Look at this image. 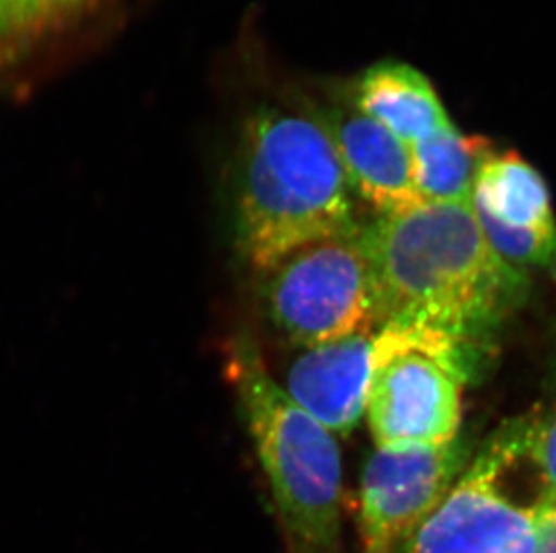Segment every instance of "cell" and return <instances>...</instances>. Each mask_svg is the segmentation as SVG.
Returning <instances> with one entry per match:
<instances>
[{
  "label": "cell",
  "instance_id": "cell-1",
  "mask_svg": "<svg viewBox=\"0 0 556 553\" xmlns=\"http://www.w3.org/2000/svg\"><path fill=\"white\" fill-rule=\"evenodd\" d=\"M358 241L377 330L424 325L486 355L495 331L530 292V275L495 254L472 204L375 216Z\"/></svg>",
  "mask_w": 556,
  "mask_h": 553
},
{
  "label": "cell",
  "instance_id": "cell-2",
  "mask_svg": "<svg viewBox=\"0 0 556 553\" xmlns=\"http://www.w3.org/2000/svg\"><path fill=\"white\" fill-rule=\"evenodd\" d=\"M235 213L238 250L257 275L301 246L363 227L325 128L283 106H262L243 126Z\"/></svg>",
  "mask_w": 556,
  "mask_h": 553
},
{
  "label": "cell",
  "instance_id": "cell-3",
  "mask_svg": "<svg viewBox=\"0 0 556 553\" xmlns=\"http://www.w3.org/2000/svg\"><path fill=\"white\" fill-rule=\"evenodd\" d=\"M226 365L289 553H339L342 462L336 435L287 396L251 334L232 338Z\"/></svg>",
  "mask_w": 556,
  "mask_h": 553
},
{
  "label": "cell",
  "instance_id": "cell-4",
  "mask_svg": "<svg viewBox=\"0 0 556 553\" xmlns=\"http://www.w3.org/2000/svg\"><path fill=\"white\" fill-rule=\"evenodd\" d=\"M483 358L481 350L424 325L377 330L364 413L377 448L440 446L456 439L463 390Z\"/></svg>",
  "mask_w": 556,
  "mask_h": 553
},
{
  "label": "cell",
  "instance_id": "cell-5",
  "mask_svg": "<svg viewBox=\"0 0 556 553\" xmlns=\"http://www.w3.org/2000/svg\"><path fill=\"white\" fill-rule=\"evenodd\" d=\"M528 439L530 415L498 426L399 553H535L533 503L519 505L503 487Z\"/></svg>",
  "mask_w": 556,
  "mask_h": 553
},
{
  "label": "cell",
  "instance_id": "cell-6",
  "mask_svg": "<svg viewBox=\"0 0 556 553\" xmlns=\"http://www.w3.org/2000/svg\"><path fill=\"white\" fill-rule=\"evenodd\" d=\"M358 232L301 246L260 275L265 314L290 344L312 347L377 330Z\"/></svg>",
  "mask_w": 556,
  "mask_h": 553
},
{
  "label": "cell",
  "instance_id": "cell-7",
  "mask_svg": "<svg viewBox=\"0 0 556 553\" xmlns=\"http://www.w3.org/2000/svg\"><path fill=\"white\" fill-rule=\"evenodd\" d=\"M473 453L472 440L463 435L440 446L377 448L364 465L361 486L363 553H399L456 486Z\"/></svg>",
  "mask_w": 556,
  "mask_h": 553
},
{
  "label": "cell",
  "instance_id": "cell-8",
  "mask_svg": "<svg viewBox=\"0 0 556 553\" xmlns=\"http://www.w3.org/2000/svg\"><path fill=\"white\" fill-rule=\"evenodd\" d=\"M472 207L484 237L509 267L556 276V218L544 178L517 152L484 158Z\"/></svg>",
  "mask_w": 556,
  "mask_h": 553
},
{
  "label": "cell",
  "instance_id": "cell-9",
  "mask_svg": "<svg viewBox=\"0 0 556 553\" xmlns=\"http://www.w3.org/2000/svg\"><path fill=\"white\" fill-rule=\"evenodd\" d=\"M330 137L353 194L377 216L400 215L424 205L410 164L409 146L357 108L341 103L308 112Z\"/></svg>",
  "mask_w": 556,
  "mask_h": 553
},
{
  "label": "cell",
  "instance_id": "cell-10",
  "mask_svg": "<svg viewBox=\"0 0 556 553\" xmlns=\"http://www.w3.org/2000/svg\"><path fill=\"white\" fill-rule=\"evenodd\" d=\"M375 333L364 330L330 344L301 347L283 383L278 382L298 407L339 437L352 434L366 413Z\"/></svg>",
  "mask_w": 556,
  "mask_h": 553
},
{
  "label": "cell",
  "instance_id": "cell-11",
  "mask_svg": "<svg viewBox=\"0 0 556 553\" xmlns=\"http://www.w3.org/2000/svg\"><path fill=\"white\" fill-rule=\"evenodd\" d=\"M350 103L410 146L452 126L431 81L407 63L380 62L350 90Z\"/></svg>",
  "mask_w": 556,
  "mask_h": 553
},
{
  "label": "cell",
  "instance_id": "cell-12",
  "mask_svg": "<svg viewBox=\"0 0 556 553\" xmlns=\"http://www.w3.org/2000/svg\"><path fill=\"white\" fill-rule=\"evenodd\" d=\"M495 147L452 125L410 144L416 189L424 204H472L479 167Z\"/></svg>",
  "mask_w": 556,
  "mask_h": 553
},
{
  "label": "cell",
  "instance_id": "cell-13",
  "mask_svg": "<svg viewBox=\"0 0 556 553\" xmlns=\"http://www.w3.org/2000/svg\"><path fill=\"white\" fill-rule=\"evenodd\" d=\"M98 0H0V51H15L60 31Z\"/></svg>",
  "mask_w": 556,
  "mask_h": 553
},
{
  "label": "cell",
  "instance_id": "cell-14",
  "mask_svg": "<svg viewBox=\"0 0 556 553\" xmlns=\"http://www.w3.org/2000/svg\"><path fill=\"white\" fill-rule=\"evenodd\" d=\"M526 456L541 478V497L556 501V391L546 407L530 413V439Z\"/></svg>",
  "mask_w": 556,
  "mask_h": 553
},
{
  "label": "cell",
  "instance_id": "cell-15",
  "mask_svg": "<svg viewBox=\"0 0 556 553\" xmlns=\"http://www.w3.org/2000/svg\"><path fill=\"white\" fill-rule=\"evenodd\" d=\"M533 509L536 522L535 553H556V501L539 497Z\"/></svg>",
  "mask_w": 556,
  "mask_h": 553
}]
</instances>
